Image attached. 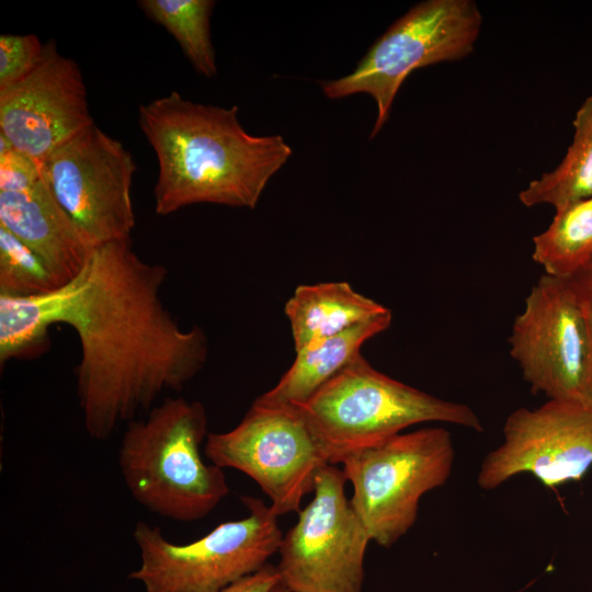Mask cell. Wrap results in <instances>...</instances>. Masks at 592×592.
Returning <instances> with one entry per match:
<instances>
[{
  "instance_id": "cell-11",
  "label": "cell",
  "mask_w": 592,
  "mask_h": 592,
  "mask_svg": "<svg viewBox=\"0 0 592 592\" xmlns=\"http://www.w3.org/2000/svg\"><path fill=\"white\" fill-rule=\"evenodd\" d=\"M502 443L488 453L478 486L493 490L521 474L533 475L555 488L580 480L592 466V400L549 399L534 408L511 412Z\"/></svg>"
},
{
  "instance_id": "cell-18",
  "label": "cell",
  "mask_w": 592,
  "mask_h": 592,
  "mask_svg": "<svg viewBox=\"0 0 592 592\" xmlns=\"http://www.w3.org/2000/svg\"><path fill=\"white\" fill-rule=\"evenodd\" d=\"M533 260L545 274L571 278L592 261V197L558 209L549 226L533 237Z\"/></svg>"
},
{
  "instance_id": "cell-19",
  "label": "cell",
  "mask_w": 592,
  "mask_h": 592,
  "mask_svg": "<svg viewBox=\"0 0 592 592\" xmlns=\"http://www.w3.org/2000/svg\"><path fill=\"white\" fill-rule=\"evenodd\" d=\"M138 7L173 36L197 73L217 75L209 20L213 0H140Z\"/></svg>"
},
{
  "instance_id": "cell-12",
  "label": "cell",
  "mask_w": 592,
  "mask_h": 592,
  "mask_svg": "<svg viewBox=\"0 0 592 592\" xmlns=\"http://www.w3.org/2000/svg\"><path fill=\"white\" fill-rule=\"evenodd\" d=\"M509 344L534 394L549 399L587 398L588 323L568 278L539 277L513 322Z\"/></svg>"
},
{
  "instance_id": "cell-24",
  "label": "cell",
  "mask_w": 592,
  "mask_h": 592,
  "mask_svg": "<svg viewBox=\"0 0 592 592\" xmlns=\"http://www.w3.org/2000/svg\"><path fill=\"white\" fill-rule=\"evenodd\" d=\"M568 280L581 301L592 307V261L582 271Z\"/></svg>"
},
{
  "instance_id": "cell-14",
  "label": "cell",
  "mask_w": 592,
  "mask_h": 592,
  "mask_svg": "<svg viewBox=\"0 0 592 592\" xmlns=\"http://www.w3.org/2000/svg\"><path fill=\"white\" fill-rule=\"evenodd\" d=\"M0 226L36 252L62 285L94 249L57 201L45 173L25 189L0 191Z\"/></svg>"
},
{
  "instance_id": "cell-4",
  "label": "cell",
  "mask_w": 592,
  "mask_h": 592,
  "mask_svg": "<svg viewBox=\"0 0 592 592\" xmlns=\"http://www.w3.org/2000/svg\"><path fill=\"white\" fill-rule=\"evenodd\" d=\"M294 406L333 465L346 454L424 422L483 431L479 417L469 406L437 398L394 379L374 368L361 353L308 400Z\"/></svg>"
},
{
  "instance_id": "cell-17",
  "label": "cell",
  "mask_w": 592,
  "mask_h": 592,
  "mask_svg": "<svg viewBox=\"0 0 592 592\" xmlns=\"http://www.w3.org/2000/svg\"><path fill=\"white\" fill-rule=\"evenodd\" d=\"M572 124L573 139L560 163L519 193L524 206L548 204L558 209L592 197V94L577 110Z\"/></svg>"
},
{
  "instance_id": "cell-16",
  "label": "cell",
  "mask_w": 592,
  "mask_h": 592,
  "mask_svg": "<svg viewBox=\"0 0 592 592\" xmlns=\"http://www.w3.org/2000/svg\"><path fill=\"white\" fill-rule=\"evenodd\" d=\"M391 320L392 314L389 311L295 351L292 366L273 388L257 400L266 405L305 402L356 357L366 341L388 329Z\"/></svg>"
},
{
  "instance_id": "cell-2",
  "label": "cell",
  "mask_w": 592,
  "mask_h": 592,
  "mask_svg": "<svg viewBox=\"0 0 592 592\" xmlns=\"http://www.w3.org/2000/svg\"><path fill=\"white\" fill-rule=\"evenodd\" d=\"M138 122L157 156L155 212L162 216L198 203L254 208L293 153L281 135L249 134L238 106L195 103L177 91L140 105Z\"/></svg>"
},
{
  "instance_id": "cell-20",
  "label": "cell",
  "mask_w": 592,
  "mask_h": 592,
  "mask_svg": "<svg viewBox=\"0 0 592 592\" xmlns=\"http://www.w3.org/2000/svg\"><path fill=\"white\" fill-rule=\"evenodd\" d=\"M61 285L36 252L0 226V295L30 297Z\"/></svg>"
},
{
  "instance_id": "cell-15",
  "label": "cell",
  "mask_w": 592,
  "mask_h": 592,
  "mask_svg": "<svg viewBox=\"0 0 592 592\" xmlns=\"http://www.w3.org/2000/svg\"><path fill=\"white\" fill-rule=\"evenodd\" d=\"M389 311L346 282L299 285L285 304L295 351Z\"/></svg>"
},
{
  "instance_id": "cell-10",
  "label": "cell",
  "mask_w": 592,
  "mask_h": 592,
  "mask_svg": "<svg viewBox=\"0 0 592 592\" xmlns=\"http://www.w3.org/2000/svg\"><path fill=\"white\" fill-rule=\"evenodd\" d=\"M43 167L57 201L92 248L130 239L137 166L119 140L92 124L52 152Z\"/></svg>"
},
{
  "instance_id": "cell-5",
  "label": "cell",
  "mask_w": 592,
  "mask_h": 592,
  "mask_svg": "<svg viewBox=\"0 0 592 592\" xmlns=\"http://www.w3.org/2000/svg\"><path fill=\"white\" fill-rule=\"evenodd\" d=\"M248 515L218 524L203 537L175 544L161 530L139 521L133 538L140 563L128 578L145 592H220L264 567L278 551L277 515L261 499L243 496Z\"/></svg>"
},
{
  "instance_id": "cell-8",
  "label": "cell",
  "mask_w": 592,
  "mask_h": 592,
  "mask_svg": "<svg viewBox=\"0 0 592 592\" xmlns=\"http://www.w3.org/2000/svg\"><path fill=\"white\" fill-rule=\"evenodd\" d=\"M204 455L218 467L239 470L270 498L281 516L299 512L301 500L314 492L318 473L329 456L294 405L252 402L231 430L209 433Z\"/></svg>"
},
{
  "instance_id": "cell-26",
  "label": "cell",
  "mask_w": 592,
  "mask_h": 592,
  "mask_svg": "<svg viewBox=\"0 0 592 592\" xmlns=\"http://www.w3.org/2000/svg\"><path fill=\"white\" fill-rule=\"evenodd\" d=\"M269 592H292L286 587H284L281 582L275 584Z\"/></svg>"
},
{
  "instance_id": "cell-23",
  "label": "cell",
  "mask_w": 592,
  "mask_h": 592,
  "mask_svg": "<svg viewBox=\"0 0 592 592\" xmlns=\"http://www.w3.org/2000/svg\"><path fill=\"white\" fill-rule=\"evenodd\" d=\"M278 582L281 578L277 567L266 563L257 572L236 581L220 592H269Z\"/></svg>"
},
{
  "instance_id": "cell-7",
  "label": "cell",
  "mask_w": 592,
  "mask_h": 592,
  "mask_svg": "<svg viewBox=\"0 0 592 592\" xmlns=\"http://www.w3.org/2000/svg\"><path fill=\"white\" fill-rule=\"evenodd\" d=\"M455 459L451 433L424 428L342 457L350 500L371 542L390 547L414 525L421 498L446 483Z\"/></svg>"
},
{
  "instance_id": "cell-6",
  "label": "cell",
  "mask_w": 592,
  "mask_h": 592,
  "mask_svg": "<svg viewBox=\"0 0 592 592\" xmlns=\"http://www.w3.org/2000/svg\"><path fill=\"white\" fill-rule=\"evenodd\" d=\"M482 14L473 0H425L411 7L377 38L354 70L320 87L329 99L372 96L377 115L369 138L389 117L394 100L412 71L470 55Z\"/></svg>"
},
{
  "instance_id": "cell-9",
  "label": "cell",
  "mask_w": 592,
  "mask_h": 592,
  "mask_svg": "<svg viewBox=\"0 0 592 592\" xmlns=\"http://www.w3.org/2000/svg\"><path fill=\"white\" fill-rule=\"evenodd\" d=\"M345 475L333 464L317 475L312 500L283 534L276 566L292 592H362L371 538L345 496Z\"/></svg>"
},
{
  "instance_id": "cell-1",
  "label": "cell",
  "mask_w": 592,
  "mask_h": 592,
  "mask_svg": "<svg viewBox=\"0 0 592 592\" xmlns=\"http://www.w3.org/2000/svg\"><path fill=\"white\" fill-rule=\"evenodd\" d=\"M167 276L125 239L94 248L81 271L49 293L0 295V363L38 352L54 325L69 326L80 344L84 430L110 439L166 392L181 391L207 361L205 332L181 328L162 299Z\"/></svg>"
},
{
  "instance_id": "cell-21",
  "label": "cell",
  "mask_w": 592,
  "mask_h": 592,
  "mask_svg": "<svg viewBox=\"0 0 592 592\" xmlns=\"http://www.w3.org/2000/svg\"><path fill=\"white\" fill-rule=\"evenodd\" d=\"M45 43L34 34L0 35V91L25 78L41 61Z\"/></svg>"
},
{
  "instance_id": "cell-25",
  "label": "cell",
  "mask_w": 592,
  "mask_h": 592,
  "mask_svg": "<svg viewBox=\"0 0 592 592\" xmlns=\"http://www.w3.org/2000/svg\"><path fill=\"white\" fill-rule=\"evenodd\" d=\"M585 311L589 331V351L584 379V392L588 399L592 400V307L582 303Z\"/></svg>"
},
{
  "instance_id": "cell-22",
  "label": "cell",
  "mask_w": 592,
  "mask_h": 592,
  "mask_svg": "<svg viewBox=\"0 0 592 592\" xmlns=\"http://www.w3.org/2000/svg\"><path fill=\"white\" fill-rule=\"evenodd\" d=\"M44 175L43 162L16 149L0 155V191L25 189Z\"/></svg>"
},
{
  "instance_id": "cell-3",
  "label": "cell",
  "mask_w": 592,
  "mask_h": 592,
  "mask_svg": "<svg viewBox=\"0 0 592 592\" xmlns=\"http://www.w3.org/2000/svg\"><path fill=\"white\" fill-rule=\"evenodd\" d=\"M207 424L205 407L183 397H164L127 423L118 467L138 504L167 520L194 522L228 496L224 469L202 456Z\"/></svg>"
},
{
  "instance_id": "cell-13",
  "label": "cell",
  "mask_w": 592,
  "mask_h": 592,
  "mask_svg": "<svg viewBox=\"0 0 592 592\" xmlns=\"http://www.w3.org/2000/svg\"><path fill=\"white\" fill-rule=\"evenodd\" d=\"M92 124L81 70L53 39L25 78L0 91V134L42 162Z\"/></svg>"
}]
</instances>
